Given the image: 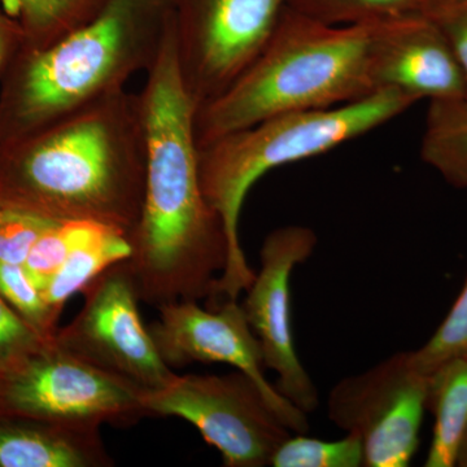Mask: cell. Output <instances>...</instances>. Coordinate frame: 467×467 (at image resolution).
Instances as JSON below:
<instances>
[{
	"instance_id": "cell-1",
	"label": "cell",
	"mask_w": 467,
	"mask_h": 467,
	"mask_svg": "<svg viewBox=\"0 0 467 467\" xmlns=\"http://www.w3.org/2000/svg\"><path fill=\"white\" fill-rule=\"evenodd\" d=\"M147 140L142 213L129 234L126 260L138 296L159 309L213 299L229 261L223 217L209 204L199 173L196 106L178 66L173 17L140 94Z\"/></svg>"
},
{
	"instance_id": "cell-2",
	"label": "cell",
	"mask_w": 467,
	"mask_h": 467,
	"mask_svg": "<svg viewBox=\"0 0 467 467\" xmlns=\"http://www.w3.org/2000/svg\"><path fill=\"white\" fill-rule=\"evenodd\" d=\"M140 94L125 88L0 146V202L133 232L146 192Z\"/></svg>"
},
{
	"instance_id": "cell-3",
	"label": "cell",
	"mask_w": 467,
	"mask_h": 467,
	"mask_svg": "<svg viewBox=\"0 0 467 467\" xmlns=\"http://www.w3.org/2000/svg\"><path fill=\"white\" fill-rule=\"evenodd\" d=\"M162 0H106L84 26L47 47L24 48L0 116L2 144L54 124L149 72L167 36Z\"/></svg>"
},
{
	"instance_id": "cell-4",
	"label": "cell",
	"mask_w": 467,
	"mask_h": 467,
	"mask_svg": "<svg viewBox=\"0 0 467 467\" xmlns=\"http://www.w3.org/2000/svg\"><path fill=\"white\" fill-rule=\"evenodd\" d=\"M373 26H328L285 8L250 67L196 109L198 147L272 116L340 106L377 92L370 66Z\"/></svg>"
},
{
	"instance_id": "cell-5",
	"label": "cell",
	"mask_w": 467,
	"mask_h": 467,
	"mask_svg": "<svg viewBox=\"0 0 467 467\" xmlns=\"http://www.w3.org/2000/svg\"><path fill=\"white\" fill-rule=\"evenodd\" d=\"M416 101L400 91L380 90L340 106L272 116L199 147L202 192L223 217L229 241V261L213 301L238 300L256 275L242 248L239 221L245 196L263 175L356 140Z\"/></svg>"
},
{
	"instance_id": "cell-6",
	"label": "cell",
	"mask_w": 467,
	"mask_h": 467,
	"mask_svg": "<svg viewBox=\"0 0 467 467\" xmlns=\"http://www.w3.org/2000/svg\"><path fill=\"white\" fill-rule=\"evenodd\" d=\"M147 416L178 417L196 427L226 467H264L294 434L259 384L242 371L225 376H175L144 391Z\"/></svg>"
},
{
	"instance_id": "cell-7",
	"label": "cell",
	"mask_w": 467,
	"mask_h": 467,
	"mask_svg": "<svg viewBox=\"0 0 467 467\" xmlns=\"http://www.w3.org/2000/svg\"><path fill=\"white\" fill-rule=\"evenodd\" d=\"M144 391L54 342L0 376V413L75 425H126L147 416Z\"/></svg>"
},
{
	"instance_id": "cell-8",
	"label": "cell",
	"mask_w": 467,
	"mask_h": 467,
	"mask_svg": "<svg viewBox=\"0 0 467 467\" xmlns=\"http://www.w3.org/2000/svg\"><path fill=\"white\" fill-rule=\"evenodd\" d=\"M429 382L411 350L395 353L335 384L328 393V418L347 434L358 436L365 467H408L420 447Z\"/></svg>"
},
{
	"instance_id": "cell-9",
	"label": "cell",
	"mask_w": 467,
	"mask_h": 467,
	"mask_svg": "<svg viewBox=\"0 0 467 467\" xmlns=\"http://www.w3.org/2000/svg\"><path fill=\"white\" fill-rule=\"evenodd\" d=\"M290 0H184L173 14L178 66L196 109L256 60Z\"/></svg>"
},
{
	"instance_id": "cell-10",
	"label": "cell",
	"mask_w": 467,
	"mask_h": 467,
	"mask_svg": "<svg viewBox=\"0 0 467 467\" xmlns=\"http://www.w3.org/2000/svg\"><path fill=\"white\" fill-rule=\"evenodd\" d=\"M82 294L84 306L55 337L60 348L146 391L161 389L177 376L143 324L126 260L104 270Z\"/></svg>"
},
{
	"instance_id": "cell-11",
	"label": "cell",
	"mask_w": 467,
	"mask_h": 467,
	"mask_svg": "<svg viewBox=\"0 0 467 467\" xmlns=\"http://www.w3.org/2000/svg\"><path fill=\"white\" fill-rule=\"evenodd\" d=\"M317 245V236L303 226H285L266 236L260 251V272L241 304L261 346L265 368L276 374V391L306 414L317 410V387L301 364L292 327L291 276Z\"/></svg>"
},
{
	"instance_id": "cell-12",
	"label": "cell",
	"mask_w": 467,
	"mask_h": 467,
	"mask_svg": "<svg viewBox=\"0 0 467 467\" xmlns=\"http://www.w3.org/2000/svg\"><path fill=\"white\" fill-rule=\"evenodd\" d=\"M158 310L159 319L149 328L169 367L192 362L230 365L259 384L294 434H306V414L267 382L259 339L238 300H225L208 309L199 306L198 301H178Z\"/></svg>"
},
{
	"instance_id": "cell-13",
	"label": "cell",
	"mask_w": 467,
	"mask_h": 467,
	"mask_svg": "<svg viewBox=\"0 0 467 467\" xmlns=\"http://www.w3.org/2000/svg\"><path fill=\"white\" fill-rule=\"evenodd\" d=\"M370 66L376 91H400L417 101L467 98L450 43L423 14L374 24Z\"/></svg>"
},
{
	"instance_id": "cell-14",
	"label": "cell",
	"mask_w": 467,
	"mask_h": 467,
	"mask_svg": "<svg viewBox=\"0 0 467 467\" xmlns=\"http://www.w3.org/2000/svg\"><path fill=\"white\" fill-rule=\"evenodd\" d=\"M113 465L100 426L0 414V467Z\"/></svg>"
},
{
	"instance_id": "cell-15",
	"label": "cell",
	"mask_w": 467,
	"mask_h": 467,
	"mask_svg": "<svg viewBox=\"0 0 467 467\" xmlns=\"http://www.w3.org/2000/svg\"><path fill=\"white\" fill-rule=\"evenodd\" d=\"M429 377L427 410L435 422L425 466H457L467 432V358L451 359Z\"/></svg>"
},
{
	"instance_id": "cell-16",
	"label": "cell",
	"mask_w": 467,
	"mask_h": 467,
	"mask_svg": "<svg viewBox=\"0 0 467 467\" xmlns=\"http://www.w3.org/2000/svg\"><path fill=\"white\" fill-rule=\"evenodd\" d=\"M130 254L128 234L95 223L90 234L70 252L66 263L43 288L45 300L60 316L73 295L84 291L104 270L128 260Z\"/></svg>"
},
{
	"instance_id": "cell-17",
	"label": "cell",
	"mask_w": 467,
	"mask_h": 467,
	"mask_svg": "<svg viewBox=\"0 0 467 467\" xmlns=\"http://www.w3.org/2000/svg\"><path fill=\"white\" fill-rule=\"evenodd\" d=\"M420 155L448 182L467 189V98L430 101Z\"/></svg>"
},
{
	"instance_id": "cell-18",
	"label": "cell",
	"mask_w": 467,
	"mask_h": 467,
	"mask_svg": "<svg viewBox=\"0 0 467 467\" xmlns=\"http://www.w3.org/2000/svg\"><path fill=\"white\" fill-rule=\"evenodd\" d=\"M11 15L21 18V47H47L61 36L90 21L100 8L94 0H2Z\"/></svg>"
},
{
	"instance_id": "cell-19",
	"label": "cell",
	"mask_w": 467,
	"mask_h": 467,
	"mask_svg": "<svg viewBox=\"0 0 467 467\" xmlns=\"http://www.w3.org/2000/svg\"><path fill=\"white\" fill-rule=\"evenodd\" d=\"M426 0H290L288 7L328 26H367L422 14Z\"/></svg>"
},
{
	"instance_id": "cell-20",
	"label": "cell",
	"mask_w": 467,
	"mask_h": 467,
	"mask_svg": "<svg viewBox=\"0 0 467 467\" xmlns=\"http://www.w3.org/2000/svg\"><path fill=\"white\" fill-rule=\"evenodd\" d=\"M269 466L365 467L364 445L358 436L352 434H347L339 441L292 434L279 445Z\"/></svg>"
},
{
	"instance_id": "cell-21",
	"label": "cell",
	"mask_w": 467,
	"mask_h": 467,
	"mask_svg": "<svg viewBox=\"0 0 467 467\" xmlns=\"http://www.w3.org/2000/svg\"><path fill=\"white\" fill-rule=\"evenodd\" d=\"M0 295L18 315L50 342L57 334V316L23 265L0 261Z\"/></svg>"
},
{
	"instance_id": "cell-22",
	"label": "cell",
	"mask_w": 467,
	"mask_h": 467,
	"mask_svg": "<svg viewBox=\"0 0 467 467\" xmlns=\"http://www.w3.org/2000/svg\"><path fill=\"white\" fill-rule=\"evenodd\" d=\"M95 223L88 221H58L43 234L33 245L23 265L34 284L43 291L66 263L70 252L90 234Z\"/></svg>"
},
{
	"instance_id": "cell-23",
	"label": "cell",
	"mask_w": 467,
	"mask_h": 467,
	"mask_svg": "<svg viewBox=\"0 0 467 467\" xmlns=\"http://www.w3.org/2000/svg\"><path fill=\"white\" fill-rule=\"evenodd\" d=\"M461 358H467V278L434 335L420 349L411 350L414 365L427 376L445 362Z\"/></svg>"
},
{
	"instance_id": "cell-24",
	"label": "cell",
	"mask_w": 467,
	"mask_h": 467,
	"mask_svg": "<svg viewBox=\"0 0 467 467\" xmlns=\"http://www.w3.org/2000/svg\"><path fill=\"white\" fill-rule=\"evenodd\" d=\"M57 220L0 202V261L24 265L33 245Z\"/></svg>"
},
{
	"instance_id": "cell-25",
	"label": "cell",
	"mask_w": 467,
	"mask_h": 467,
	"mask_svg": "<svg viewBox=\"0 0 467 467\" xmlns=\"http://www.w3.org/2000/svg\"><path fill=\"white\" fill-rule=\"evenodd\" d=\"M52 343L0 295V376L20 367Z\"/></svg>"
},
{
	"instance_id": "cell-26",
	"label": "cell",
	"mask_w": 467,
	"mask_h": 467,
	"mask_svg": "<svg viewBox=\"0 0 467 467\" xmlns=\"http://www.w3.org/2000/svg\"><path fill=\"white\" fill-rule=\"evenodd\" d=\"M422 14L441 29L450 43L467 90V0L430 3Z\"/></svg>"
},
{
	"instance_id": "cell-27",
	"label": "cell",
	"mask_w": 467,
	"mask_h": 467,
	"mask_svg": "<svg viewBox=\"0 0 467 467\" xmlns=\"http://www.w3.org/2000/svg\"><path fill=\"white\" fill-rule=\"evenodd\" d=\"M24 36L20 26H14L0 16V70L7 63L9 57L23 45Z\"/></svg>"
},
{
	"instance_id": "cell-28",
	"label": "cell",
	"mask_w": 467,
	"mask_h": 467,
	"mask_svg": "<svg viewBox=\"0 0 467 467\" xmlns=\"http://www.w3.org/2000/svg\"><path fill=\"white\" fill-rule=\"evenodd\" d=\"M457 466L467 467V432L465 439H463L462 447H461Z\"/></svg>"
},
{
	"instance_id": "cell-29",
	"label": "cell",
	"mask_w": 467,
	"mask_h": 467,
	"mask_svg": "<svg viewBox=\"0 0 467 467\" xmlns=\"http://www.w3.org/2000/svg\"><path fill=\"white\" fill-rule=\"evenodd\" d=\"M435 2H441V0H426L425 7L427 5H430V3H435Z\"/></svg>"
},
{
	"instance_id": "cell-30",
	"label": "cell",
	"mask_w": 467,
	"mask_h": 467,
	"mask_svg": "<svg viewBox=\"0 0 467 467\" xmlns=\"http://www.w3.org/2000/svg\"><path fill=\"white\" fill-rule=\"evenodd\" d=\"M0 414H2V413H0Z\"/></svg>"
}]
</instances>
